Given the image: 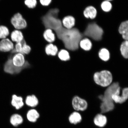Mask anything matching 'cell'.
<instances>
[{
	"instance_id": "32",
	"label": "cell",
	"mask_w": 128,
	"mask_h": 128,
	"mask_svg": "<svg viewBox=\"0 0 128 128\" xmlns=\"http://www.w3.org/2000/svg\"><path fill=\"white\" fill-rule=\"evenodd\" d=\"M52 1L51 0H40V2L43 6H48L51 4Z\"/></svg>"
},
{
	"instance_id": "21",
	"label": "cell",
	"mask_w": 128,
	"mask_h": 128,
	"mask_svg": "<svg viewBox=\"0 0 128 128\" xmlns=\"http://www.w3.org/2000/svg\"><path fill=\"white\" fill-rule=\"evenodd\" d=\"M82 118L80 114L78 112H74L70 114L68 120L71 124H76L81 122Z\"/></svg>"
},
{
	"instance_id": "15",
	"label": "cell",
	"mask_w": 128,
	"mask_h": 128,
	"mask_svg": "<svg viewBox=\"0 0 128 128\" xmlns=\"http://www.w3.org/2000/svg\"><path fill=\"white\" fill-rule=\"evenodd\" d=\"M27 119L29 121L32 122H35L40 118V114L34 109L29 110L26 114Z\"/></svg>"
},
{
	"instance_id": "7",
	"label": "cell",
	"mask_w": 128,
	"mask_h": 128,
	"mask_svg": "<svg viewBox=\"0 0 128 128\" xmlns=\"http://www.w3.org/2000/svg\"><path fill=\"white\" fill-rule=\"evenodd\" d=\"M11 22L14 28L17 30L23 29L26 28L27 23L21 14L17 13L11 20Z\"/></svg>"
},
{
	"instance_id": "20",
	"label": "cell",
	"mask_w": 128,
	"mask_h": 128,
	"mask_svg": "<svg viewBox=\"0 0 128 128\" xmlns=\"http://www.w3.org/2000/svg\"><path fill=\"white\" fill-rule=\"evenodd\" d=\"M45 51L47 55L55 56L58 52V49L56 46L51 43L46 46Z\"/></svg>"
},
{
	"instance_id": "10",
	"label": "cell",
	"mask_w": 128,
	"mask_h": 128,
	"mask_svg": "<svg viewBox=\"0 0 128 128\" xmlns=\"http://www.w3.org/2000/svg\"><path fill=\"white\" fill-rule=\"evenodd\" d=\"M4 70L6 73L11 74H18L23 70L21 69L16 68L13 64L12 57H10L5 64Z\"/></svg>"
},
{
	"instance_id": "25",
	"label": "cell",
	"mask_w": 128,
	"mask_h": 128,
	"mask_svg": "<svg viewBox=\"0 0 128 128\" xmlns=\"http://www.w3.org/2000/svg\"><path fill=\"white\" fill-rule=\"evenodd\" d=\"M79 45L81 48L85 50H90L92 46V42L88 38L81 40L80 42Z\"/></svg>"
},
{
	"instance_id": "11",
	"label": "cell",
	"mask_w": 128,
	"mask_h": 128,
	"mask_svg": "<svg viewBox=\"0 0 128 128\" xmlns=\"http://www.w3.org/2000/svg\"><path fill=\"white\" fill-rule=\"evenodd\" d=\"M14 49L13 43L8 38L2 39L0 41V52H7Z\"/></svg>"
},
{
	"instance_id": "18",
	"label": "cell",
	"mask_w": 128,
	"mask_h": 128,
	"mask_svg": "<svg viewBox=\"0 0 128 128\" xmlns=\"http://www.w3.org/2000/svg\"><path fill=\"white\" fill-rule=\"evenodd\" d=\"M10 37L12 41L16 43L22 42L24 39L23 33L18 30L12 31L11 33Z\"/></svg>"
},
{
	"instance_id": "27",
	"label": "cell",
	"mask_w": 128,
	"mask_h": 128,
	"mask_svg": "<svg viewBox=\"0 0 128 128\" xmlns=\"http://www.w3.org/2000/svg\"><path fill=\"white\" fill-rule=\"evenodd\" d=\"M99 56L102 60L104 61H107L110 59L109 52L106 49H102L101 50L99 53Z\"/></svg>"
},
{
	"instance_id": "12",
	"label": "cell",
	"mask_w": 128,
	"mask_h": 128,
	"mask_svg": "<svg viewBox=\"0 0 128 128\" xmlns=\"http://www.w3.org/2000/svg\"><path fill=\"white\" fill-rule=\"evenodd\" d=\"M62 22L63 26L65 28L70 29L74 26L76 20L72 16H68L64 18Z\"/></svg>"
},
{
	"instance_id": "9",
	"label": "cell",
	"mask_w": 128,
	"mask_h": 128,
	"mask_svg": "<svg viewBox=\"0 0 128 128\" xmlns=\"http://www.w3.org/2000/svg\"><path fill=\"white\" fill-rule=\"evenodd\" d=\"M120 87L112 96L114 102L116 103L122 104L128 99V88H124L123 89L121 95H120Z\"/></svg>"
},
{
	"instance_id": "31",
	"label": "cell",
	"mask_w": 128,
	"mask_h": 128,
	"mask_svg": "<svg viewBox=\"0 0 128 128\" xmlns=\"http://www.w3.org/2000/svg\"><path fill=\"white\" fill-rule=\"evenodd\" d=\"M24 4L28 8L33 9L36 7L37 2L36 0H26L24 1Z\"/></svg>"
},
{
	"instance_id": "13",
	"label": "cell",
	"mask_w": 128,
	"mask_h": 128,
	"mask_svg": "<svg viewBox=\"0 0 128 128\" xmlns=\"http://www.w3.org/2000/svg\"><path fill=\"white\" fill-rule=\"evenodd\" d=\"M11 104L12 106L15 107L17 110L20 109L24 105L22 97L20 96H17L16 95L12 96Z\"/></svg>"
},
{
	"instance_id": "19",
	"label": "cell",
	"mask_w": 128,
	"mask_h": 128,
	"mask_svg": "<svg viewBox=\"0 0 128 128\" xmlns=\"http://www.w3.org/2000/svg\"><path fill=\"white\" fill-rule=\"evenodd\" d=\"M43 36L45 40L50 44L55 40V34L53 32L52 30L50 29H46L43 34Z\"/></svg>"
},
{
	"instance_id": "4",
	"label": "cell",
	"mask_w": 128,
	"mask_h": 128,
	"mask_svg": "<svg viewBox=\"0 0 128 128\" xmlns=\"http://www.w3.org/2000/svg\"><path fill=\"white\" fill-rule=\"evenodd\" d=\"M93 78L96 84L103 87L110 86L113 81L112 73L107 70L96 72L94 74Z\"/></svg>"
},
{
	"instance_id": "26",
	"label": "cell",
	"mask_w": 128,
	"mask_h": 128,
	"mask_svg": "<svg viewBox=\"0 0 128 128\" xmlns=\"http://www.w3.org/2000/svg\"><path fill=\"white\" fill-rule=\"evenodd\" d=\"M120 50L123 57L128 58V41L126 40L121 44Z\"/></svg>"
},
{
	"instance_id": "28",
	"label": "cell",
	"mask_w": 128,
	"mask_h": 128,
	"mask_svg": "<svg viewBox=\"0 0 128 128\" xmlns=\"http://www.w3.org/2000/svg\"><path fill=\"white\" fill-rule=\"evenodd\" d=\"M9 34V30L7 27L3 25L0 26V39H6Z\"/></svg>"
},
{
	"instance_id": "16",
	"label": "cell",
	"mask_w": 128,
	"mask_h": 128,
	"mask_svg": "<svg viewBox=\"0 0 128 128\" xmlns=\"http://www.w3.org/2000/svg\"><path fill=\"white\" fill-rule=\"evenodd\" d=\"M94 122L96 126L100 127H104L107 123L106 117L102 114H98L94 118Z\"/></svg>"
},
{
	"instance_id": "8",
	"label": "cell",
	"mask_w": 128,
	"mask_h": 128,
	"mask_svg": "<svg viewBox=\"0 0 128 128\" xmlns=\"http://www.w3.org/2000/svg\"><path fill=\"white\" fill-rule=\"evenodd\" d=\"M72 105L74 110L77 111H84L88 107L87 102L76 96L73 97L72 101Z\"/></svg>"
},
{
	"instance_id": "17",
	"label": "cell",
	"mask_w": 128,
	"mask_h": 128,
	"mask_svg": "<svg viewBox=\"0 0 128 128\" xmlns=\"http://www.w3.org/2000/svg\"><path fill=\"white\" fill-rule=\"evenodd\" d=\"M119 31L126 40L128 41V20L122 22L120 25Z\"/></svg>"
},
{
	"instance_id": "29",
	"label": "cell",
	"mask_w": 128,
	"mask_h": 128,
	"mask_svg": "<svg viewBox=\"0 0 128 128\" xmlns=\"http://www.w3.org/2000/svg\"><path fill=\"white\" fill-rule=\"evenodd\" d=\"M31 50V48L30 46L27 44L26 41L24 39L22 41V54L23 55H28Z\"/></svg>"
},
{
	"instance_id": "6",
	"label": "cell",
	"mask_w": 128,
	"mask_h": 128,
	"mask_svg": "<svg viewBox=\"0 0 128 128\" xmlns=\"http://www.w3.org/2000/svg\"><path fill=\"white\" fill-rule=\"evenodd\" d=\"M12 60L13 64L17 68L22 70L31 67L30 64L25 60L23 54L17 53L12 56Z\"/></svg>"
},
{
	"instance_id": "2",
	"label": "cell",
	"mask_w": 128,
	"mask_h": 128,
	"mask_svg": "<svg viewBox=\"0 0 128 128\" xmlns=\"http://www.w3.org/2000/svg\"><path fill=\"white\" fill-rule=\"evenodd\" d=\"M119 87V83H113L107 88L104 95L99 96V98L102 102L100 106L102 113L108 112L112 111L114 109V102L112 98V96L116 93Z\"/></svg>"
},
{
	"instance_id": "14",
	"label": "cell",
	"mask_w": 128,
	"mask_h": 128,
	"mask_svg": "<svg viewBox=\"0 0 128 128\" xmlns=\"http://www.w3.org/2000/svg\"><path fill=\"white\" fill-rule=\"evenodd\" d=\"M25 103L29 107L35 108L38 105L39 101L36 96L33 94L27 96L25 100Z\"/></svg>"
},
{
	"instance_id": "22",
	"label": "cell",
	"mask_w": 128,
	"mask_h": 128,
	"mask_svg": "<svg viewBox=\"0 0 128 128\" xmlns=\"http://www.w3.org/2000/svg\"><path fill=\"white\" fill-rule=\"evenodd\" d=\"M84 15L86 18L94 19L97 15V11L94 7L92 6L86 8L84 12Z\"/></svg>"
},
{
	"instance_id": "30",
	"label": "cell",
	"mask_w": 128,
	"mask_h": 128,
	"mask_svg": "<svg viewBox=\"0 0 128 128\" xmlns=\"http://www.w3.org/2000/svg\"><path fill=\"white\" fill-rule=\"evenodd\" d=\"M101 7L104 11L105 12H108L111 10L112 5L109 1H106L102 3Z\"/></svg>"
},
{
	"instance_id": "1",
	"label": "cell",
	"mask_w": 128,
	"mask_h": 128,
	"mask_svg": "<svg viewBox=\"0 0 128 128\" xmlns=\"http://www.w3.org/2000/svg\"><path fill=\"white\" fill-rule=\"evenodd\" d=\"M55 32L66 49L73 51L77 50L82 36L79 30L76 28L68 29L63 26Z\"/></svg>"
},
{
	"instance_id": "5",
	"label": "cell",
	"mask_w": 128,
	"mask_h": 128,
	"mask_svg": "<svg viewBox=\"0 0 128 128\" xmlns=\"http://www.w3.org/2000/svg\"><path fill=\"white\" fill-rule=\"evenodd\" d=\"M103 34V29L95 23L89 24L84 33L85 36L97 41L102 39Z\"/></svg>"
},
{
	"instance_id": "3",
	"label": "cell",
	"mask_w": 128,
	"mask_h": 128,
	"mask_svg": "<svg viewBox=\"0 0 128 128\" xmlns=\"http://www.w3.org/2000/svg\"><path fill=\"white\" fill-rule=\"evenodd\" d=\"M59 12L60 10L58 8L51 9L42 17V22L45 28L55 32L63 26L62 21L58 18Z\"/></svg>"
},
{
	"instance_id": "23",
	"label": "cell",
	"mask_w": 128,
	"mask_h": 128,
	"mask_svg": "<svg viewBox=\"0 0 128 128\" xmlns=\"http://www.w3.org/2000/svg\"><path fill=\"white\" fill-rule=\"evenodd\" d=\"M23 119L22 116L18 114H14L11 116L10 122L13 126L16 127L21 124L23 122Z\"/></svg>"
},
{
	"instance_id": "24",
	"label": "cell",
	"mask_w": 128,
	"mask_h": 128,
	"mask_svg": "<svg viewBox=\"0 0 128 128\" xmlns=\"http://www.w3.org/2000/svg\"><path fill=\"white\" fill-rule=\"evenodd\" d=\"M58 56L59 59L62 61H68L70 60L69 53L65 49L60 50L58 54Z\"/></svg>"
}]
</instances>
